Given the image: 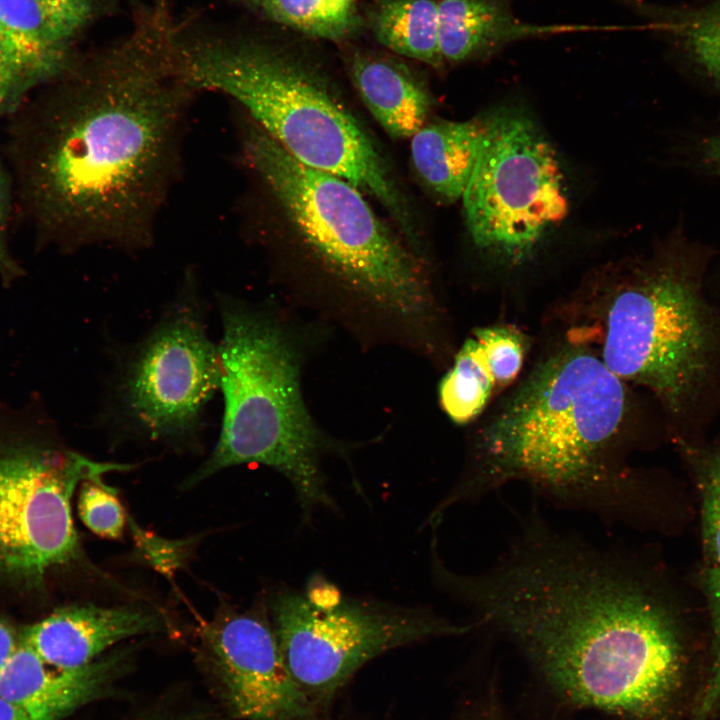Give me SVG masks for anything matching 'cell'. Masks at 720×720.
Instances as JSON below:
<instances>
[{
    "label": "cell",
    "instance_id": "7402d4cb",
    "mask_svg": "<svg viewBox=\"0 0 720 720\" xmlns=\"http://www.w3.org/2000/svg\"><path fill=\"white\" fill-rule=\"evenodd\" d=\"M77 512L93 534L109 540L122 538L128 517L114 488L102 478L84 480L78 488Z\"/></svg>",
    "mask_w": 720,
    "mask_h": 720
},
{
    "label": "cell",
    "instance_id": "5bb4252c",
    "mask_svg": "<svg viewBox=\"0 0 720 720\" xmlns=\"http://www.w3.org/2000/svg\"><path fill=\"white\" fill-rule=\"evenodd\" d=\"M123 654L103 655L74 669L45 663L21 641L0 672V697L29 720H59L96 698L105 688Z\"/></svg>",
    "mask_w": 720,
    "mask_h": 720
},
{
    "label": "cell",
    "instance_id": "603a6c76",
    "mask_svg": "<svg viewBox=\"0 0 720 720\" xmlns=\"http://www.w3.org/2000/svg\"><path fill=\"white\" fill-rule=\"evenodd\" d=\"M473 335L483 349L498 389L513 382L525 359V336L518 329L506 325L480 328Z\"/></svg>",
    "mask_w": 720,
    "mask_h": 720
},
{
    "label": "cell",
    "instance_id": "52a82bcc",
    "mask_svg": "<svg viewBox=\"0 0 720 720\" xmlns=\"http://www.w3.org/2000/svg\"><path fill=\"white\" fill-rule=\"evenodd\" d=\"M130 468L67 447L38 394L19 408L0 403V577L38 584L81 560L75 491L84 480Z\"/></svg>",
    "mask_w": 720,
    "mask_h": 720
},
{
    "label": "cell",
    "instance_id": "cb8c5ba5",
    "mask_svg": "<svg viewBox=\"0 0 720 720\" xmlns=\"http://www.w3.org/2000/svg\"><path fill=\"white\" fill-rule=\"evenodd\" d=\"M128 526L137 558L169 579L185 566L196 543V538H164L143 529L132 518H128Z\"/></svg>",
    "mask_w": 720,
    "mask_h": 720
},
{
    "label": "cell",
    "instance_id": "836d02e7",
    "mask_svg": "<svg viewBox=\"0 0 720 720\" xmlns=\"http://www.w3.org/2000/svg\"><path fill=\"white\" fill-rule=\"evenodd\" d=\"M708 158L720 167V136L711 138L706 145Z\"/></svg>",
    "mask_w": 720,
    "mask_h": 720
},
{
    "label": "cell",
    "instance_id": "e575fe53",
    "mask_svg": "<svg viewBox=\"0 0 720 720\" xmlns=\"http://www.w3.org/2000/svg\"><path fill=\"white\" fill-rule=\"evenodd\" d=\"M251 1H256V2H260V3L262 2V0H251Z\"/></svg>",
    "mask_w": 720,
    "mask_h": 720
},
{
    "label": "cell",
    "instance_id": "1f68e13d",
    "mask_svg": "<svg viewBox=\"0 0 720 720\" xmlns=\"http://www.w3.org/2000/svg\"><path fill=\"white\" fill-rule=\"evenodd\" d=\"M21 641V627L0 615V672Z\"/></svg>",
    "mask_w": 720,
    "mask_h": 720
},
{
    "label": "cell",
    "instance_id": "d4e9b609",
    "mask_svg": "<svg viewBox=\"0 0 720 720\" xmlns=\"http://www.w3.org/2000/svg\"><path fill=\"white\" fill-rule=\"evenodd\" d=\"M681 34L694 60L720 82V8L687 22Z\"/></svg>",
    "mask_w": 720,
    "mask_h": 720
},
{
    "label": "cell",
    "instance_id": "3957f363",
    "mask_svg": "<svg viewBox=\"0 0 720 720\" xmlns=\"http://www.w3.org/2000/svg\"><path fill=\"white\" fill-rule=\"evenodd\" d=\"M176 61L195 92L233 98L289 155L369 194L415 241L407 200L381 153L353 114L311 73L267 48L232 40L179 38Z\"/></svg>",
    "mask_w": 720,
    "mask_h": 720
},
{
    "label": "cell",
    "instance_id": "2e32d148",
    "mask_svg": "<svg viewBox=\"0 0 720 720\" xmlns=\"http://www.w3.org/2000/svg\"><path fill=\"white\" fill-rule=\"evenodd\" d=\"M487 119L425 124L411 140L414 168L425 185L447 201L462 197L483 148Z\"/></svg>",
    "mask_w": 720,
    "mask_h": 720
},
{
    "label": "cell",
    "instance_id": "e0dca14e",
    "mask_svg": "<svg viewBox=\"0 0 720 720\" xmlns=\"http://www.w3.org/2000/svg\"><path fill=\"white\" fill-rule=\"evenodd\" d=\"M351 73L363 103L392 138H412L425 125L432 99L400 67L384 60L356 55Z\"/></svg>",
    "mask_w": 720,
    "mask_h": 720
},
{
    "label": "cell",
    "instance_id": "ffe728a7",
    "mask_svg": "<svg viewBox=\"0 0 720 720\" xmlns=\"http://www.w3.org/2000/svg\"><path fill=\"white\" fill-rule=\"evenodd\" d=\"M496 390L491 367L473 335L465 341L441 381V407L452 421L466 424L483 411Z\"/></svg>",
    "mask_w": 720,
    "mask_h": 720
},
{
    "label": "cell",
    "instance_id": "30bf717a",
    "mask_svg": "<svg viewBox=\"0 0 720 720\" xmlns=\"http://www.w3.org/2000/svg\"><path fill=\"white\" fill-rule=\"evenodd\" d=\"M268 610L285 663L318 710L374 658L470 628L423 609L350 598L320 580L273 594Z\"/></svg>",
    "mask_w": 720,
    "mask_h": 720
},
{
    "label": "cell",
    "instance_id": "ba28073f",
    "mask_svg": "<svg viewBox=\"0 0 720 720\" xmlns=\"http://www.w3.org/2000/svg\"><path fill=\"white\" fill-rule=\"evenodd\" d=\"M595 351L624 382L680 412L710 375L718 322L696 281L677 269L641 273L603 297Z\"/></svg>",
    "mask_w": 720,
    "mask_h": 720
},
{
    "label": "cell",
    "instance_id": "f546056e",
    "mask_svg": "<svg viewBox=\"0 0 720 720\" xmlns=\"http://www.w3.org/2000/svg\"><path fill=\"white\" fill-rule=\"evenodd\" d=\"M11 181L0 162V276L4 286H9L23 275V269L13 259L7 245V227L11 210Z\"/></svg>",
    "mask_w": 720,
    "mask_h": 720
},
{
    "label": "cell",
    "instance_id": "8992f818",
    "mask_svg": "<svg viewBox=\"0 0 720 720\" xmlns=\"http://www.w3.org/2000/svg\"><path fill=\"white\" fill-rule=\"evenodd\" d=\"M250 168L303 242L336 274L403 315L424 303L420 272L363 192L289 155L250 120L242 131Z\"/></svg>",
    "mask_w": 720,
    "mask_h": 720
},
{
    "label": "cell",
    "instance_id": "4316f807",
    "mask_svg": "<svg viewBox=\"0 0 720 720\" xmlns=\"http://www.w3.org/2000/svg\"><path fill=\"white\" fill-rule=\"evenodd\" d=\"M0 44L34 70L46 82L53 81L73 64L69 52L44 49L17 33L0 15Z\"/></svg>",
    "mask_w": 720,
    "mask_h": 720
},
{
    "label": "cell",
    "instance_id": "8fae6325",
    "mask_svg": "<svg viewBox=\"0 0 720 720\" xmlns=\"http://www.w3.org/2000/svg\"><path fill=\"white\" fill-rule=\"evenodd\" d=\"M487 120L461 197L466 226L476 246L519 263L567 216L563 175L555 151L530 119L501 112Z\"/></svg>",
    "mask_w": 720,
    "mask_h": 720
},
{
    "label": "cell",
    "instance_id": "9a60e30c",
    "mask_svg": "<svg viewBox=\"0 0 720 720\" xmlns=\"http://www.w3.org/2000/svg\"><path fill=\"white\" fill-rule=\"evenodd\" d=\"M515 0H439L438 44L443 60L462 62L487 58L506 45L529 38L616 26L539 25L519 19Z\"/></svg>",
    "mask_w": 720,
    "mask_h": 720
},
{
    "label": "cell",
    "instance_id": "9c48e42d",
    "mask_svg": "<svg viewBox=\"0 0 720 720\" xmlns=\"http://www.w3.org/2000/svg\"><path fill=\"white\" fill-rule=\"evenodd\" d=\"M192 280L116 361L101 418L119 434L178 448L202 433L219 392V360Z\"/></svg>",
    "mask_w": 720,
    "mask_h": 720
},
{
    "label": "cell",
    "instance_id": "d6a6232c",
    "mask_svg": "<svg viewBox=\"0 0 720 720\" xmlns=\"http://www.w3.org/2000/svg\"><path fill=\"white\" fill-rule=\"evenodd\" d=\"M0 720H29L17 707L0 697Z\"/></svg>",
    "mask_w": 720,
    "mask_h": 720
},
{
    "label": "cell",
    "instance_id": "d6986e66",
    "mask_svg": "<svg viewBox=\"0 0 720 720\" xmlns=\"http://www.w3.org/2000/svg\"><path fill=\"white\" fill-rule=\"evenodd\" d=\"M378 40L392 51L430 65H441L438 1L389 0L375 21Z\"/></svg>",
    "mask_w": 720,
    "mask_h": 720
},
{
    "label": "cell",
    "instance_id": "44dd1931",
    "mask_svg": "<svg viewBox=\"0 0 720 720\" xmlns=\"http://www.w3.org/2000/svg\"><path fill=\"white\" fill-rule=\"evenodd\" d=\"M276 21L311 35L336 38L352 22L350 2L345 0H262Z\"/></svg>",
    "mask_w": 720,
    "mask_h": 720
},
{
    "label": "cell",
    "instance_id": "83f0119b",
    "mask_svg": "<svg viewBox=\"0 0 720 720\" xmlns=\"http://www.w3.org/2000/svg\"><path fill=\"white\" fill-rule=\"evenodd\" d=\"M714 635V660L711 675L691 720H707L720 705V569L711 568L706 579Z\"/></svg>",
    "mask_w": 720,
    "mask_h": 720
},
{
    "label": "cell",
    "instance_id": "6da1fadb",
    "mask_svg": "<svg viewBox=\"0 0 720 720\" xmlns=\"http://www.w3.org/2000/svg\"><path fill=\"white\" fill-rule=\"evenodd\" d=\"M161 3L22 110L11 155L40 240L144 248L176 174L188 102Z\"/></svg>",
    "mask_w": 720,
    "mask_h": 720
},
{
    "label": "cell",
    "instance_id": "4dcf8cb0",
    "mask_svg": "<svg viewBox=\"0 0 720 720\" xmlns=\"http://www.w3.org/2000/svg\"><path fill=\"white\" fill-rule=\"evenodd\" d=\"M454 720H510L497 693L488 691L468 704Z\"/></svg>",
    "mask_w": 720,
    "mask_h": 720
},
{
    "label": "cell",
    "instance_id": "4fadbf2b",
    "mask_svg": "<svg viewBox=\"0 0 720 720\" xmlns=\"http://www.w3.org/2000/svg\"><path fill=\"white\" fill-rule=\"evenodd\" d=\"M161 613L140 606L71 604L21 627L24 641L48 665L74 669L92 663L118 643L166 630Z\"/></svg>",
    "mask_w": 720,
    "mask_h": 720
},
{
    "label": "cell",
    "instance_id": "d590c367",
    "mask_svg": "<svg viewBox=\"0 0 720 720\" xmlns=\"http://www.w3.org/2000/svg\"><path fill=\"white\" fill-rule=\"evenodd\" d=\"M345 1H347V2H350V3H351V2L353 1V0H345Z\"/></svg>",
    "mask_w": 720,
    "mask_h": 720
},
{
    "label": "cell",
    "instance_id": "7a4b0ae2",
    "mask_svg": "<svg viewBox=\"0 0 720 720\" xmlns=\"http://www.w3.org/2000/svg\"><path fill=\"white\" fill-rule=\"evenodd\" d=\"M460 593L567 704L660 720L680 687L682 647L663 605L616 561L547 529H527Z\"/></svg>",
    "mask_w": 720,
    "mask_h": 720
},
{
    "label": "cell",
    "instance_id": "5b68a950",
    "mask_svg": "<svg viewBox=\"0 0 720 720\" xmlns=\"http://www.w3.org/2000/svg\"><path fill=\"white\" fill-rule=\"evenodd\" d=\"M628 410L624 381L594 348L572 344L541 362L504 401L480 438L491 474L551 485L583 482L601 467Z\"/></svg>",
    "mask_w": 720,
    "mask_h": 720
},
{
    "label": "cell",
    "instance_id": "277c9868",
    "mask_svg": "<svg viewBox=\"0 0 720 720\" xmlns=\"http://www.w3.org/2000/svg\"><path fill=\"white\" fill-rule=\"evenodd\" d=\"M223 416L207 459L185 480L193 487L229 467L261 464L292 485L303 514L335 509L319 465L321 442L301 397L295 353L268 317L229 295L217 296Z\"/></svg>",
    "mask_w": 720,
    "mask_h": 720
},
{
    "label": "cell",
    "instance_id": "7c38bea8",
    "mask_svg": "<svg viewBox=\"0 0 720 720\" xmlns=\"http://www.w3.org/2000/svg\"><path fill=\"white\" fill-rule=\"evenodd\" d=\"M198 637L237 717L317 720L319 710L291 675L267 613L223 602Z\"/></svg>",
    "mask_w": 720,
    "mask_h": 720
},
{
    "label": "cell",
    "instance_id": "ac0fdd59",
    "mask_svg": "<svg viewBox=\"0 0 720 720\" xmlns=\"http://www.w3.org/2000/svg\"><path fill=\"white\" fill-rule=\"evenodd\" d=\"M93 0H0V15L28 41L68 52L70 40L89 22Z\"/></svg>",
    "mask_w": 720,
    "mask_h": 720
},
{
    "label": "cell",
    "instance_id": "f1b7e54d",
    "mask_svg": "<svg viewBox=\"0 0 720 720\" xmlns=\"http://www.w3.org/2000/svg\"><path fill=\"white\" fill-rule=\"evenodd\" d=\"M703 535L712 568L720 569V450L704 465Z\"/></svg>",
    "mask_w": 720,
    "mask_h": 720
},
{
    "label": "cell",
    "instance_id": "484cf974",
    "mask_svg": "<svg viewBox=\"0 0 720 720\" xmlns=\"http://www.w3.org/2000/svg\"><path fill=\"white\" fill-rule=\"evenodd\" d=\"M44 83L36 70L0 44V116L16 112L27 94Z\"/></svg>",
    "mask_w": 720,
    "mask_h": 720
}]
</instances>
